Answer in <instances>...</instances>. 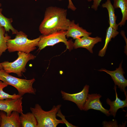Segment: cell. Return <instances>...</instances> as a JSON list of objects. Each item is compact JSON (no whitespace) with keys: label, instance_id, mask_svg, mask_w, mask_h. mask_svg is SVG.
<instances>
[{"label":"cell","instance_id":"8fae6325","mask_svg":"<svg viewBox=\"0 0 127 127\" xmlns=\"http://www.w3.org/2000/svg\"><path fill=\"white\" fill-rule=\"evenodd\" d=\"M102 41V38L97 36L95 37L85 36L77 38L73 43V48L75 49L80 48H85L93 53V48L95 45Z\"/></svg>","mask_w":127,"mask_h":127},{"label":"cell","instance_id":"2e32d148","mask_svg":"<svg viewBox=\"0 0 127 127\" xmlns=\"http://www.w3.org/2000/svg\"><path fill=\"white\" fill-rule=\"evenodd\" d=\"M21 127H37L38 122L36 119L31 112L25 114L22 113L20 116Z\"/></svg>","mask_w":127,"mask_h":127},{"label":"cell","instance_id":"4fadbf2b","mask_svg":"<svg viewBox=\"0 0 127 127\" xmlns=\"http://www.w3.org/2000/svg\"><path fill=\"white\" fill-rule=\"evenodd\" d=\"M91 32L87 31L85 29L79 26L78 23L75 24L74 20L70 21L68 29L66 31V37H71L74 39L85 36H89Z\"/></svg>","mask_w":127,"mask_h":127},{"label":"cell","instance_id":"9a60e30c","mask_svg":"<svg viewBox=\"0 0 127 127\" xmlns=\"http://www.w3.org/2000/svg\"><path fill=\"white\" fill-rule=\"evenodd\" d=\"M102 6L103 8H106L108 11L109 26L117 30L118 29L119 26L116 23L117 16L115 15V9L114 8L110 0H107L104 3L102 4Z\"/></svg>","mask_w":127,"mask_h":127},{"label":"cell","instance_id":"7402d4cb","mask_svg":"<svg viewBox=\"0 0 127 127\" xmlns=\"http://www.w3.org/2000/svg\"><path fill=\"white\" fill-rule=\"evenodd\" d=\"M57 117H58L61 119L67 127H77V126L73 125L69 123L66 119L65 116L62 113L60 109L58 111L56 114Z\"/></svg>","mask_w":127,"mask_h":127},{"label":"cell","instance_id":"83f0119b","mask_svg":"<svg viewBox=\"0 0 127 127\" xmlns=\"http://www.w3.org/2000/svg\"><path fill=\"white\" fill-rule=\"evenodd\" d=\"M2 4L1 3H0V7L1 6Z\"/></svg>","mask_w":127,"mask_h":127},{"label":"cell","instance_id":"ac0fdd59","mask_svg":"<svg viewBox=\"0 0 127 127\" xmlns=\"http://www.w3.org/2000/svg\"><path fill=\"white\" fill-rule=\"evenodd\" d=\"M119 33V32L112 27L109 26L106 31V38L104 45L98 53V56L103 57L105 55L108 45L109 42L111 41L112 38H114Z\"/></svg>","mask_w":127,"mask_h":127},{"label":"cell","instance_id":"d6986e66","mask_svg":"<svg viewBox=\"0 0 127 127\" xmlns=\"http://www.w3.org/2000/svg\"><path fill=\"white\" fill-rule=\"evenodd\" d=\"M2 8H0V25L4 28L6 32H9L11 30L12 34H16L18 31L14 28L12 24L13 21L12 18L6 17L2 13Z\"/></svg>","mask_w":127,"mask_h":127},{"label":"cell","instance_id":"ba28073f","mask_svg":"<svg viewBox=\"0 0 127 127\" xmlns=\"http://www.w3.org/2000/svg\"><path fill=\"white\" fill-rule=\"evenodd\" d=\"M23 97L17 99L8 98L0 100V110L5 112L7 116L15 111L20 114L23 113Z\"/></svg>","mask_w":127,"mask_h":127},{"label":"cell","instance_id":"e0dca14e","mask_svg":"<svg viewBox=\"0 0 127 127\" xmlns=\"http://www.w3.org/2000/svg\"><path fill=\"white\" fill-rule=\"evenodd\" d=\"M113 6L115 9L119 8L121 10L122 18L118 24L121 27L124 25L127 20V0H113Z\"/></svg>","mask_w":127,"mask_h":127},{"label":"cell","instance_id":"5b68a950","mask_svg":"<svg viewBox=\"0 0 127 127\" xmlns=\"http://www.w3.org/2000/svg\"><path fill=\"white\" fill-rule=\"evenodd\" d=\"M17 59L12 62L5 61L1 63L3 68L7 73H13L21 77L22 73L25 72L26 65L30 60H33L36 56L30 53H26L22 52H18Z\"/></svg>","mask_w":127,"mask_h":127},{"label":"cell","instance_id":"3957f363","mask_svg":"<svg viewBox=\"0 0 127 127\" xmlns=\"http://www.w3.org/2000/svg\"><path fill=\"white\" fill-rule=\"evenodd\" d=\"M15 38L10 39L7 42V49L10 52H22L29 53L36 48L40 37L33 40L28 39L27 35L22 31L18 32Z\"/></svg>","mask_w":127,"mask_h":127},{"label":"cell","instance_id":"52a82bcc","mask_svg":"<svg viewBox=\"0 0 127 127\" xmlns=\"http://www.w3.org/2000/svg\"><path fill=\"white\" fill-rule=\"evenodd\" d=\"M89 86L85 85L81 91L74 94H70L61 90L60 93L64 100L75 103L79 109L83 110L84 105L89 92Z\"/></svg>","mask_w":127,"mask_h":127},{"label":"cell","instance_id":"7c38bea8","mask_svg":"<svg viewBox=\"0 0 127 127\" xmlns=\"http://www.w3.org/2000/svg\"><path fill=\"white\" fill-rule=\"evenodd\" d=\"M20 113L13 111L9 116H7L6 113L2 111H0L1 118L0 127H20L21 125Z\"/></svg>","mask_w":127,"mask_h":127},{"label":"cell","instance_id":"d4e9b609","mask_svg":"<svg viewBox=\"0 0 127 127\" xmlns=\"http://www.w3.org/2000/svg\"><path fill=\"white\" fill-rule=\"evenodd\" d=\"M68 4L67 7L68 9L74 11L76 9V8L74 5L71 0H68Z\"/></svg>","mask_w":127,"mask_h":127},{"label":"cell","instance_id":"7a4b0ae2","mask_svg":"<svg viewBox=\"0 0 127 127\" xmlns=\"http://www.w3.org/2000/svg\"><path fill=\"white\" fill-rule=\"evenodd\" d=\"M61 106L60 104L54 105L48 111L44 110L38 103L36 104L34 107H30L31 112L37 120V127H56L60 124H64L61 119L56 118V114Z\"/></svg>","mask_w":127,"mask_h":127},{"label":"cell","instance_id":"f1b7e54d","mask_svg":"<svg viewBox=\"0 0 127 127\" xmlns=\"http://www.w3.org/2000/svg\"><path fill=\"white\" fill-rule=\"evenodd\" d=\"M59 0V1H61L62 0Z\"/></svg>","mask_w":127,"mask_h":127},{"label":"cell","instance_id":"44dd1931","mask_svg":"<svg viewBox=\"0 0 127 127\" xmlns=\"http://www.w3.org/2000/svg\"><path fill=\"white\" fill-rule=\"evenodd\" d=\"M8 85L7 84L0 80V100L8 98L17 99L22 97L18 94L10 95L4 91L3 89Z\"/></svg>","mask_w":127,"mask_h":127},{"label":"cell","instance_id":"6da1fadb","mask_svg":"<svg viewBox=\"0 0 127 127\" xmlns=\"http://www.w3.org/2000/svg\"><path fill=\"white\" fill-rule=\"evenodd\" d=\"M67 10L56 7L46 8L44 17L39 27L43 35H47L60 31H66L70 20L67 18Z\"/></svg>","mask_w":127,"mask_h":127},{"label":"cell","instance_id":"484cf974","mask_svg":"<svg viewBox=\"0 0 127 127\" xmlns=\"http://www.w3.org/2000/svg\"><path fill=\"white\" fill-rule=\"evenodd\" d=\"M3 67L1 63H0V70L3 69Z\"/></svg>","mask_w":127,"mask_h":127},{"label":"cell","instance_id":"4316f807","mask_svg":"<svg viewBox=\"0 0 127 127\" xmlns=\"http://www.w3.org/2000/svg\"><path fill=\"white\" fill-rule=\"evenodd\" d=\"M1 117L0 115V125H1Z\"/></svg>","mask_w":127,"mask_h":127},{"label":"cell","instance_id":"9c48e42d","mask_svg":"<svg viewBox=\"0 0 127 127\" xmlns=\"http://www.w3.org/2000/svg\"><path fill=\"white\" fill-rule=\"evenodd\" d=\"M123 61L120 64L118 68L115 70L110 71L103 68L98 70L100 71H104L110 75L114 81L115 85H117L122 91L125 92L126 87L127 86V80L125 78L124 74L125 72L122 67Z\"/></svg>","mask_w":127,"mask_h":127},{"label":"cell","instance_id":"603a6c76","mask_svg":"<svg viewBox=\"0 0 127 127\" xmlns=\"http://www.w3.org/2000/svg\"><path fill=\"white\" fill-rule=\"evenodd\" d=\"M102 125H103V127H119L117 121L115 120H113L109 122L105 121L103 122Z\"/></svg>","mask_w":127,"mask_h":127},{"label":"cell","instance_id":"8992f818","mask_svg":"<svg viewBox=\"0 0 127 127\" xmlns=\"http://www.w3.org/2000/svg\"><path fill=\"white\" fill-rule=\"evenodd\" d=\"M66 31H60L47 35H42L38 46L41 50L48 46H52L62 42L66 45L67 48L70 51L73 49V42L72 40H68L66 36Z\"/></svg>","mask_w":127,"mask_h":127},{"label":"cell","instance_id":"ffe728a7","mask_svg":"<svg viewBox=\"0 0 127 127\" xmlns=\"http://www.w3.org/2000/svg\"><path fill=\"white\" fill-rule=\"evenodd\" d=\"M6 32L4 28L0 25V57L7 49V42L11 38Z\"/></svg>","mask_w":127,"mask_h":127},{"label":"cell","instance_id":"277c9868","mask_svg":"<svg viewBox=\"0 0 127 127\" xmlns=\"http://www.w3.org/2000/svg\"><path fill=\"white\" fill-rule=\"evenodd\" d=\"M0 80L15 88L22 97L26 93L36 94V90L33 87L36 81L34 78L29 80L18 78L10 75L3 69L0 70Z\"/></svg>","mask_w":127,"mask_h":127},{"label":"cell","instance_id":"5bb4252c","mask_svg":"<svg viewBox=\"0 0 127 127\" xmlns=\"http://www.w3.org/2000/svg\"><path fill=\"white\" fill-rule=\"evenodd\" d=\"M114 89L115 93V101H112L108 98L106 99V101L107 103L110 106V109L108 111L110 115L115 117L116 112L119 109H123L125 107H127V92H126L124 93L126 97L125 99L124 100H121L118 97L116 86H114Z\"/></svg>","mask_w":127,"mask_h":127},{"label":"cell","instance_id":"30bf717a","mask_svg":"<svg viewBox=\"0 0 127 127\" xmlns=\"http://www.w3.org/2000/svg\"><path fill=\"white\" fill-rule=\"evenodd\" d=\"M102 96L99 94H88L84 104L83 110L87 111L90 109L99 110L107 116L110 115L108 110L102 106L100 99Z\"/></svg>","mask_w":127,"mask_h":127},{"label":"cell","instance_id":"cb8c5ba5","mask_svg":"<svg viewBox=\"0 0 127 127\" xmlns=\"http://www.w3.org/2000/svg\"><path fill=\"white\" fill-rule=\"evenodd\" d=\"M102 0H87L89 2L93 1V3L91 6L92 9L95 11H96L98 9V8L100 5V4Z\"/></svg>","mask_w":127,"mask_h":127}]
</instances>
